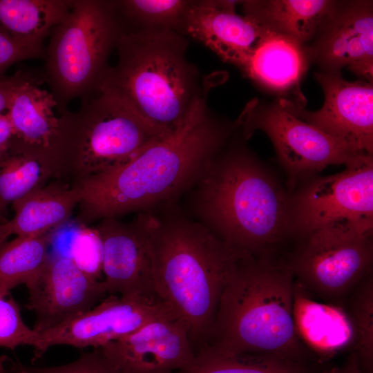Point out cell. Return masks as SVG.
Segmentation results:
<instances>
[{"instance_id": "cell-1", "label": "cell", "mask_w": 373, "mask_h": 373, "mask_svg": "<svg viewBox=\"0 0 373 373\" xmlns=\"http://www.w3.org/2000/svg\"><path fill=\"white\" fill-rule=\"evenodd\" d=\"M206 96L197 101L179 130L124 165L78 185L79 224L146 211L191 188L205 164L238 126L236 122L229 123L215 117L207 106Z\"/></svg>"}, {"instance_id": "cell-2", "label": "cell", "mask_w": 373, "mask_h": 373, "mask_svg": "<svg viewBox=\"0 0 373 373\" xmlns=\"http://www.w3.org/2000/svg\"><path fill=\"white\" fill-rule=\"evenodd\" d=\"M224 147L191 186L194 212L198 222L227 244L271 258L291 238V189L247 148Z\"/></svg>"}, {"instance_id": "cell-3", "label": "cell", "mask_w": 373, "mask_h": 373, "mask_svg": "<svg viewBox=\"0 0 373 373\" xmlns=\"http://www.w3.org/2000/svg\"><path fill=\"white\" fill-rule=\"evenodd\" d=\"M140 213L149 238L155 291L186 323L197 354L206 343L228 280L249 254L227 244L198 221Z\"/></svg>"}, {"instance_id": "cell-4", "label": "cell", "mask_w": 373, "mask_h": 373, "mask_svg": "<svg viewBox=\"0 0 373 373\" xmlns=\"http://www.w3.org/2000/svg\"><path fill=\"white\" fill-rule=\"evenodd\" d=\"M188 41L164 28H124L117 62L98 88L113 94L164 136L186 122L207 95L197 68L186 58Z\"/></svg>"}, {"instance_id": "cell-5", "label": "cell", "mask_w": 373, "mask_h": 373, "mask_svg": "<svg viewBox=\"0 0 373 373\" xmlns=\"http://www.w3.org/2000/svg\"><path fill=\"white\" fill-rule=\"evenodd\" d=\"M295 282L285 264L247 255L224 288L202 349L293 359L302 347L293 316Z\"/></svg>"}, {"instance_id": "cell-6", "label": "cell", "mask_w": 373, "mask_h": 373, "mask_svg": "<svg viewBox=\"0 0 373 373\" xmlns=\"http://www.w3.org/2000/svg\"><path fill=\"white\" fill-rule=\"evenodd\" d=\"M81 99L76 112L62 113L57 155L59 180L73 186L124 165L166 137L106 90Z\"/></svg>"}, {"instance_id": "cell-7", "label": "cell", "mask_w": 373, "mask_h": 373, "mask_svg": "<svg viewBox=\"0 0 373 373\" xmlns=\"http://www.w3.org/2000/svg\"><path fill=\"white\" fill-rule=\"evenodd\" d=\"M123 30L117 1L72 0L68 15L50 35L44 68L60 113L98 88Z\"/></svg>"}, {"instance_id": "cell-8", "label": "cell", "mask_w": 373, "mask_h": 373, "mask_svg": "<svg viewBox=\"0 0 373 373\" xmlns=\"http://www.w3.org/2000/svg\"><path fill=\"white\" fill-rule=\"evenodd\" d=\"M372 229L373 157L336 174L309 176L291 189V238L325 231L372 235Z\"/></svg>"}, {"instance_id": "cell-9", "label": "cell", "mask_w": 373, "mask_h": 373, "mask_svg": "<svg viewBox=\"0 0 373 373\" xmlns=\"http://www.w3.org/2000/svg\"><path fill=\"white\" fill-rule=\"evenodd\" d=\"M237 122L246 140L256 130L269 136L290 189L329 165L347 167L372 157L355 153L343 142L287 111L278 100L264 104L254 99Z\"/></svg>"}, {"instance_id": "cell-10", "label": "cell", "mask_w": 373, "mask_h": 373, "mask_svg": "<svg viewBox=\"0 0 373 373\" xmlns=\"http://www.w3.org/2000/svg\"><path fill=\"white\" fill-rule=\"evenodd\" d=\"M301 241L285 265L307 291L336 300L370 274L372 235L325 231Z\"/></svg>"}, {"instance_id": "cell-11", "label": "cell", "mask_w": 373, "mask_h": 373, "mask_svg": "<svg viewBox=\"0 0 373 373\" xmlns=\"http://www.w3.org/2000/svg\"><path fill=\"white\" fill-rule=\"evenodd\" d=\"M170 314H176L157 296L109 295L82 314L38 333L32 345L34 359L55 345L102 347L135 332L153 319Z\"/></svg>"}, {"instance_id": "cell-12", "label": "cell", "mask_w": 373, "mask_h": 373, "mask_svg": "<svg viewBox=\"0 0 373 373\" xmlns=\"http://www.w3.org/2000/svg\"><path fill=\"white\" fill-rule=\"evenodd\" d=\"M325 101L321 109L309 111L288 99L278 102L287 111L343 142L356 154L373 157V86L349 82L341 73L319 71Z\"/></svg>"}, {"instance_id": "cell-13", "label": "cell", "mask_w": 373, "mask_h": 373, "mask_svg": "<svg viewBox=\"0 0 373 373\" xmlns=\"http://www.w3.org/2000/svg\"><path fill=\"white\" fill-rule=\"evenodd\" d=\"M305 50L309 63L321 71L338 73L347 67L372 83V1H333Z\"/></svg>"}, {"instance_id": "cell-14", "label": "cell", "mask_w": 373, "mask_h": 373, "mask_svg": "<svg viewBox=\"0 0 373 373\" xmlns=\"http://www.w3.org/2000/svg\"><path fill=\"white\" fill-rule=\"evenodd\" d=\"M100 347L118 373H175L196 358L189 329L176 314L153 319Z\"/></svg>"}, {"instance_id": "cell-15", "label": "cell", "mask_w": 373, "mask_h": 373, "mask_svg": "<svg viewBox=\"0 0 373 373\" xmlns=\"http://www.w3.org/2000/svg\"><path fill=\"white\" fill-rule=\"evenodd\" d=\"M26 307L34 312L37 333L88 311L107 295L103 280L84 273L68 256L50 257L42 271L26 285Z\"/></svg>"}, {"instance_id": "cell-16", "label": "cell", "mask_w": 373, "mask_h": 373, "mask_svg": "<svg viewBox=\"0 0 373 373\" xmlns=\"http://www.w3.org/2000/svg\"><path fill=\"white\" fill-rule=\"evenodd\" d=\"M95 227L102 244L103 282L107 295L157 296L148 234L141 214L131 222L104 218Z\"/></svg>"}, {"instance_id": "cell-17", "label": "cell", "mask_w": 373, "mask_h": 373, "mask_svg": "<svg viewBox=\"0 0 373 373\" xmlns=\"http://www.w3.org/2000/svg\"><path fill=\"white\" fill-rule=\"evenodd\" d=\"M237 1H192L181 33L202 43L239 68L265 30L236 12Z\"/></svg>"}, {"instance_id": "cell-18", "label": "cell", "mask_w": 373, "mask_h": 373, "mask_svg": "<svg viewBox=\"0 0 373 373\" xmlns=\"http://www.w3.org/2000/svg\"><path fill=\"white\" fill-rule=\"evenodd\" d=\"M42 81L27 74L7 113L13 129V144L47 155L57 164L62 113L52 94L40 86Z\"/></svg>"}, {"instance_id": "cell-19", "label": "cell", "mask_w": 373, "mask_h": 373, "mask_svg": "<svg viewBox=\"0 0 373 373\" xmlns=\"http://www.w3.org/2000/svg\"><path fill=\"white\" fill-rule=\"evenodd\" d=\"M309 64L305 46L265 30L240 69L258 84L291 97L293 102L304 107L300 82Z\"/></svg>"}, {"instance_id": "cell-20", "label": "cell", "mask_w": 373, "mask_h": 373, "mask_svg": "<svg viewBox=\"0 0 373 373\" xmlns=\"http://www.w3.org/2000/svg\"><path fill=\"white\" fill-rule=\"evenodd\" d=\"M80 201V189L60 180H51L11 206L14 216L4 223L8 233L35 237L54 232L71 218Z\"/></svg>"}, {"instance_id": "cell-21", "label": "cell", "mask_w": 373, "mask_h": 373, "mask_svg": "<svg viewBox=\"0 0 373 373\" xmlns=\"http://www.w3.org/2000/svg\"><path fill=\"white\" fill-rule=\"evenodd\" d=\"M293 316L300 341L320 354L335 353L355 342L349 314L337 305L314 300L298 281L295 282Z\"/></svg>"}, {"instance_id": "cell-22", "label": "cell", "mask_w": 373, "mask_h": 373, "mask_svg": "<svg viewBox=\"0 0 373 373\" xmlns=\"http://www.w3.org/2000/svg\"><path fill=\"white\" fill-rule=\"evenodd\" d=\"M241 3L244 15L261 28L305 46L314 39L333 1L251 0Z\"/></svg>"}, {"instance_id": "cell-23", "label": "cell", "mask_w": 373, "mask_h": 373, "mask_svg": "<svg viewBox=\"0 0 373 373\" xmlns=\"http://www.w3.org/2000/svg\"><path fill=\"white\" fill-rule=\"evenodd\" d=\"M72 0H0V26L19 43L44 51L43 42L68 15Z\"/></svg>"}, {"instance_id": "cell-24", "label": "cell", "mask_w": 373, "mask_h": 373, "mask_svg": "<svg viewBox=\"0 0 373 373\" xmlns=\"http://www.w3.org/2000/svg\"><path fill=\"white\" fill-rule=\"evenodd\" d=\"M52 180H58V172L51 157L12 144L0 161V216L9 205Z\"/></svg>"}, {"instance_id": "cell-25", "label": "cell", "mask_w": 373, "mask_h": 373, "mask_svg": "<svg viewBox=\"0 0 373 373\" xmlns=\"http://www.w3.org/2000/svg\"><path fill=\"white\" fill-rule=\"evenodd\" d=\"M52 236H16L0 247V296H9L10 290L39 276L50 258Z\"/></svg>"}, {"instance_id": "cell-26", "label": "cell", "mask_w": 373, "mask_h": 373, "mask_svg": "<svg viewBox=\"0 0 373 373\" xmlns=\"http://www.w3.org/2000/svg\"><path fill=\"white\" fill-rule=\"evenodd\" d=\"M175 373H305L292 358L270 354H227L201 349L193 365Z\"/></svg>"}, {"instance_id": "cell-27", "label": "cell", "mask_w": 373, "mask_h": 373, "mask_svg": "<svg viewBox=\"0 0 373 373\" xmlns=\"http://www.w3.org/2000/svg\"><path fill=\"white\" fill-rule=\"evenodd\" d=\"M117 3L124 28H164L181 33L192 1L122 0Z\"/></svg>"}, {"instance_id": "cell-28", "label": "cell", "mask_w": 373, "mask_h": 373, "mask_svg": "<svg viewBox=\"0 0 373 373\" xmlns=\"http://www.w3.org/2000/svg\"><path fill=\"white\" fill-rule=\"evenodd\" d=\"M350 304L349 316L355 333L357 353L361 362L370 368L373 355V280L371 274L357 286Z\"/></svg>"}, {"instance_id": "cell-29", "label": "cell", "mask_w": 373, "mask_h": 373, "mask_svg": "<svg viewBox=\"0 0 373 373\" xmlns=\"http://www.w3.org/2000/svg\"><path fill=\"white\" fill-rule=\"evenodd\" d=\"M68 256L88 276L103 280L102 244L95 226L79 225L73 237Z\"/></svg>"}, {"instance_id": "cell-30", "label": "cell", "mask_w": 373, "mask_h": 373, "mask_svg": "<svg viewBox=\"0 0 373 373\" xmlns=\"http://www.w3.org/2000/svg\"><path fill=\"white\" fill-rule=\"evenodd\" d=\"M6 297L0 296V347L15 350L20 345L32 346L38 333L23 322L17 302Z\"/></svg>"}, {"instance_id": "cell-31", "label": "cell", "mask_w": 373, "mask_h": 373, "mask_svg": "<svg viewBox=\"0 0 373 373\" xmlns=\"http://www.w3.org/2000/svg\"><path fill=\"white\" fill-rule=\"evenodd\" d=\"M31 369L36 373H118L100 347L82 354L76 361L66 365Z\"/></svg>"}, {"instance_id": "cell-32", "label": "cell", "mask_w": 373, "mask_h": 373, "mask_svg": "<svg viewBox=\"0 0 373 373\" xmlns=\"http://www.w3.org/2000/svg\"><path fill=\"white\" fill-rule=\"evenodd\" d=\"M44 52L19 43L0 26V80L6 78V71L15 63L40 57Z\"/></svg>"}, {"instance_id": "cell-33", "label": "cell", "mask_w": 373, "mask_h": 373, "mask_svg": "<svg viewBox=\"0 0 373 373\" xmlns=\"http://www.w3.org/2000/svg\"><path fill=\"white\" fill-rule=\"evenodd\" d=\"M27 74L17 71L13 76L0 80V113L8 111L17 88Z\"/></svg>"}, {"instance_id": "cell-34", "label": "cell", "mask_w": 373, "mask_h": 373, "mask_svg": "<svg viewBox=\"0 0 373 373\" xmlns=\"http://www.w3.org/2000/svg\"><path fill=\"white\" fill-rule=\"evenodd\" d=\"M13 140V129L7 111L0 113V161L11 149Z\"/></svg>"}, {"instance_id": "cell-35", "label": "cell", "mask_w": 373, "mask_h": 373, "mask_svg": "<svg viewBox=\"0 0 373 373\" xmlns=\"http://www.w3.org/2000/svg\"><path fill=\"white\" fill-rule=\"evenodd\" d=\"M6 221V220H3V217L0 216V247L6 242L8 238L10 236L4 227Z\"/></svg>"}, {"instance_id": "cell-36", "label": "cell", "mask_w": 373, "mask_h": 373, "mask_svg": "<svg viewBox=\"0 0 373 373\" xmlns=\"http://www.w3.org/2000/svg\"><path fill=\"white\" fill-rule=\"evenodd\" d=\"M347 373H360L358 369L357 357L354 355V358L351 360L349 365L347 366Z\"/></svg>"}, {"instance_id": "cell-37", "label": "cell", "mask_w": 373, "mask_h": 373, "mask_svg": "<svg viewBox=\"0 0 373 373\" xmlns=\"http://www.w3.org/2000/svg\"><path fill=\"white\" fill-rule=\"evenodd\" d=\"M324 373H347V367L344 369H340L338 367H335L333 369H331L327 372H325Z\"/></svg>"}, {"instance_id": "cell-38", "label": "cell", "mask_w": 373, "mask_h": 373, "mask_svg": "<svg viewBox=\"0 0 373 373\" xmlns=\"http://www.w3.org/2000/svg\"><path fill=\"white\" fill-rule=\"evenodd\" d=\"M16 373H36L31 368H22L18 370Z\"/></svg>"}]
</instances>
